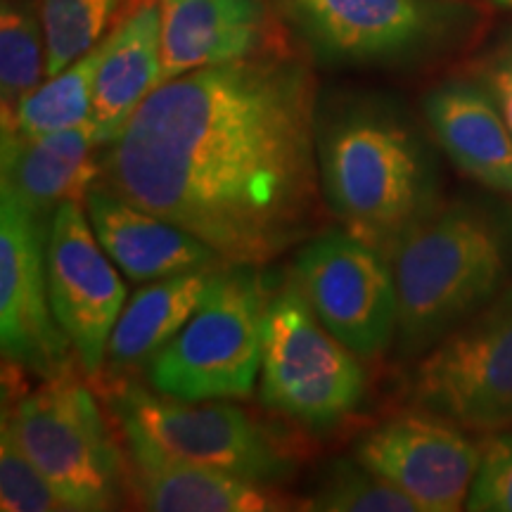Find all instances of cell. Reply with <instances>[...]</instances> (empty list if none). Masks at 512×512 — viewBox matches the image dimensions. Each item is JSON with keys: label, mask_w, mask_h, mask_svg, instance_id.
<instances>
[{"label": "cell", "mask_w": 512, "mask_h": 512, "mask_svg": "<svg viewBox=\"0 0 512 512\" xmlns=\"http://www.w3.org/2000/svg\"><path fill=\"white\" fill-rule=\"evenodd\" d=\"M107 147L102 181L226 264L266 266L316 233L318 86L290 50L164 81Z\"/></svg>", "instance_id": "6da1fadb"}, {"label": "cell", "mask_w": 512, "mask_h": 512, "mask_svg": "<svg viewBox=\"0 0 512 512\" xmlns=\"http://www.w3.org/2000/svg\"><path fill=\"white\" fill-rule=\"evenodd\" d=\"M318 166L330 214L387 259L432 209L418 140L373 102L318 110Z\"/></svg>", "instance_id": "7a4b0ae2"}, {"label": "cell", "mask_w": 512, "mask_h": 512, "mask_svg": "<svg viewBox=\"0 0 512 512\" xmlns=\"http://www.w3.org/2000/svg\"><path fill=\"white\" fill-rule=\"evenodd\" d=\"M389 264L399 297L396 344L408 358L427 354L494 302L508 271L501 233L467 204L427 211L403 235Z\"/></svg>", "instance_id": "3957f363"}, {"label": "cell", "mask_w": 512, "mask_h": 512, "mask_svg": "<svg viewBox=\"0 0 512 512\" xmlns=\"http://www.w3.org/2000/svg\"><path fill=\"white\" fill-rule=\"evenodd\" d=\"M259 268L223 264L214 273L200 309L147 363V387L181 401L254 396L273 292Z\"/></svg>", "instance_id": "277c9868"}, {"label": "cell", "mask_w": 512, "mask_h": 512, "mask_svg": "<svg viewBox=\"0 0 512 512\" xmlns=\"http://www.w3.org/2000/svg\"><path fill=\"white\" fill-rule=\"evenodd\" d=\"M3 420L72 512L117 510L128 498L126 451L93 389L72 368L5 406Z\"/></svg>", "instance_id": "5b68a950"}, {"label": "cell", "mask_w": 512, "mask_h": 512, "mask_svg": "<svg viewBox=\"0 0 512 512\" xmlns=\"http://www.w3.org/2000/svg\"><path fill=\"white\" fill-rule=\"evenodd\" d=\"M368 392L363 358L320 323L297 280L271 292L261 351L259 401L313 432L347 420Z\"/></svg>", "instance_id": "8992f818"}, {"label": "cell", "mask_w": 512, "mask_h": 512, "mask_svg": "<svg viewBox=\"0 0 512 512\" xmlns=\"http://www.w3.org/2000/svg\"><path fill=\"white\" fill-rule=\"evenodd\" d=\"M107 389L114 418L136 422L171 456L261 484L280 486L292 477L297 463L287 446L235 403L171 399L128 375Z\"/></svg>", "instance_id": "52a82bcc"}, {"label": "cell", "mask_w": 512, "mask_h": 512, "mask_svg": "<svg viewBox=\"0 0 512 512\" xmlns=\"http://www.w3.org/2000/svg\"><path fill=\"white\" fill-rule=\"evenodd\" d=\"M413 399L470 432L512 425V287L422 354Z\"/></svg>", "instance_id": "ba28073f"}, {"label": "cell", "mask_w": 512, "mask_h": 512, "mask_svg": "<svg viewBox=\"0 0 512 512\" xmlns=\"http://www.w3.org/2000/svg\"><path fill=\"white\" fill-rule=\"evenodd\" d=\"M292 278L320 323L363 361L384 356L399 332V297L387 256L342 226L299 247Z\"/></svg>", "instance_id": "9c48e42d"}, {"label": "cell", "mask_w": 512, "mask_h": 512, "mask_svg": "<svg viewBox=\"0 0 512 512\" xmlns=\"http://www.w3.org/2000/svg\"><path fill=\"white\" fill-rule=\"evenodd\" d=\"M50 223L0 183V347L5 363L41 380L72 368L48 285Z\"/></svg>", "instance_id": "30bf717a"}, {"label": "cell", "mask_w": 512, "mask_h": 512, "mask_svg": "<svg viewBox=\"0 0 512 512\" xmlns=\"http://www.w3.org/2000/svg\"><path fill=\"white\" fill-rule=\"evenodd\" d=\"M318 60L380 64L411 57L448 29L446 0H271Z\"/></svg>", "instance_id": "8fae6325"}, {"label": "cell", "mask_w": 512, "mask_h": 512, "mask_svg": "<svg viewBox=\"0 0 512 512\" xmlns=\"http://www.w3.org/2000/svg\"><path fill=\"white\" fill-rule=\"evenodd\" d=\"M50 302L81 373L100 380L107 344L128 302L119 268L95 238L83 202H64L48 235Z\"/></svg>", "instance_id": "7c38bea8"}, {"label": "cell", "mask_w": 512, "mask_h": 512, "mask_svg": "<svg viewBox=\"0 0 512 512\" xmlns=\"http://www.w3.org/2000/svg\"><path fill=\"white\" fill-rule=\"evenodd\" d=\"M354 458L411 496L420 512H458L467 505L482 446L456 422L427 411H408L368 430Z\"/></svg>", "instance_id": "4fadbf2b"}, {"label": "cell", "mask_w": 512, "mask_h": 512, "mask_svg": "<svg viewBox=\"0 0 512 512\" xmlns=\"http://www.w3.org/2000/svg\"><path fill=\"white\" fill-rule=\"evenodd\" d=\"M114 418V415H112ZM128 463V501L152 512H283L299 508L280 486L211 470L166 453L143 427L114 418Z\"/></svg>", "instance_id": "5bb4252c"}, {"label": "cell", "mask_w": 512, "mask_h": 512, "mask_svg": "<svg viewBox=\"0 0 512 512\" xmlns=\"http://www.w3.org/2000/svg\"><path fill=\"white\" fill-rule=\"evenodd\" d=\"M162 83L195 69L280 50L271 0H159Z\"/></svg>", "instance_id": "9a60e30c"}, {"label": "cell", "mask_w": 512, "mask_h": 512, "mask_svg": "<svg viewBox=\"0 0 512 512\" xmlns=\"http://www.w3.org/2000/svg\"><path fill=\"white\" fill-rule=\"evenodd\" d=\"M83 207L102 249L133 283L147 285L226 264L195 235L126 200L102 178L88 190Z\"/></svg>", "instance_id": "2e32d148"}, {"label": "cell", "mask_w": 512, "mask_h": 512, "mask_svg": "<svg viewBox=\"0 0 512 512\" xmlns=\"http://www.w3.org/2000/svg\"><path fill=\"white\" fill-rule=\"evenodd\" d=\"M3 183L41 221L53 223L64 202H83L102 178V147L93 121L38 138L3 133Z\"/></svg>", "instance_id": "e0dca14e"}, {"label": "cell", "mask_w": 512, "mask_h": 512, "mask_svg": "<svg viewBox=\"0 0 512 512\" xmlns=\"http://www.w3.org/2000/svg\"><path fill=\"white\" fill-rule=\"evenodd\" d=\"M425 117L465 176L512 197V131L482 83H441L425 98Z\"/></svg>", "instance_id": "ac0fdd59"}, {"label": "cell", "mask_w": 512, "mask_h": 512, "mask_svg": "<svg viewBox=\"0 0 512 512\" xmlns=\"http://www.w3.org/2000/svg\"><path fill=\"white\" fill-rule=\"evenodd\" d=\"M162 12L159 0H140L110 34L95 81L91 121L102 145L121 136L138 107L162 86Z\"/></svg>", "instance_id": "d6986e66"}, {"label": "cell", "mask_w": 512, "mask_h": 512, "mask_svg": "<svg viewBox=\"0 0 512 512\" xmlns=\"http://www.w3.org/2000/svg\"><path fill=\"white\" fill-rule=\"evenodd\" d=\"M221 268V266H219ZM219 268H200L155 280L128 299L107 344L105 377H126L162 351L185 328L192 313L207 297L209 283Z\"/></svg>", "instance_id": "ffe728a7"}, {"label": "cell", "mask_w": 512, "mask_h": 512, "mask_svg": "<svg viewBox=\"0 0 512 512\" xmlns=\"http://www.w3.org/2000/svg\"><path fill=\"white\" fill-rule=\"evenodd\" d=\"M110 34L60 74L48 76L19 105L15 117L3 124V133H12L17 138H38L91 121L95 81H98L102 57L110 46Z\"/></svg>", "instance_id": "44dd1931"}, {"label": "cell", "mask_w": 512, "mask_h": 512, "mask_svg": "<svg viewBox=\"0 0 512 512\" xmlns=\"http://www.w3.org/2000/svg\"><path fill=\"white\" fill-rule=\"evenodd\" d=\"M48 79V46L36 0L0 3V117H15L24 100Z\"/></svg>", "instance_id": "7402d4cb"}, {"label": "cell", "mask_w": 512, "mask_h": 512, "mask_svg": "<svg viewBox=\"0 0 512 512\" xmlns=\"http://www.w3.org/2000/svg\"><path fill=\"white\" fill-rule=\"evenodd\" d=\"M48 46V76L98 46L140 0H36Z\"/></svg>", "instance_id": "603a6c76"}, {"label": "cell", "mask_w": 512, "mask_h": 512, "mask_svg": "<svg viewBox=\"0 0 512 512\" xmlns=\"http://www.w3.org/2000/svg\"><path fill=\"white\" fill-rule=\"evenodd\" d=\"M302 508L313 512H420L411 496L356 458L330 463Z\"/></svg>", "instance_id": "cb8c5ba5"}, {"label": "cell", "mask_w": 512, "mask_h": 512, "mask_svg": "<svg viewBox=\"0 0 512 512\" xmlns=\"http://www.w3.org/2000/svg\"><path fill=\"white\" fill-rule=\"evenodd\" d=\"M0 510L3 512H72L57 496L31 458L22 451L3 420L0 427Z\"/></svg>", "instance_id": "d4e9b609"}, {"label": "cell", "mask_w": 512, "mask_h": 512, "mask_svg": "<svg viewBox=\"0 0 512 512\" xmlns=\"http://www.w3.org/2000/svg\"><path fill=\"white\" fill-rule=\"evenodd\" d=\"M465 510L512 512V434L496 432L482 444V463Z\"/></svg>", "instance_id": "484cf974"}, {"label": "cell", "mask_w": 512, "mask_h": 512, "mask_svg": "<svg viewBox=\"0 0 512 512\" xmlns=\"http://www.w3.org/2000/svg\"><path fill=\"white\" fill-rule=\"evenodd\" d=\"M477 81L491 93L512 131V31L479 62Z\"/></svg>", "instance_id": "4316f807"}, {"label": "cell", "mask_w": 512, "mask_h": 512, "mask_svg": "<svg viewBox=\"0 0 512 512\" xmlns=\"http://www.w3.org/2000/svg\"><path fill=\"white\" fill-rule=\"evenodd\" d=\"M491 3L498 5V8H508V10H512V0H491Z\"/></svg>", "instance_id": "83f0119b"}]
</instances>
